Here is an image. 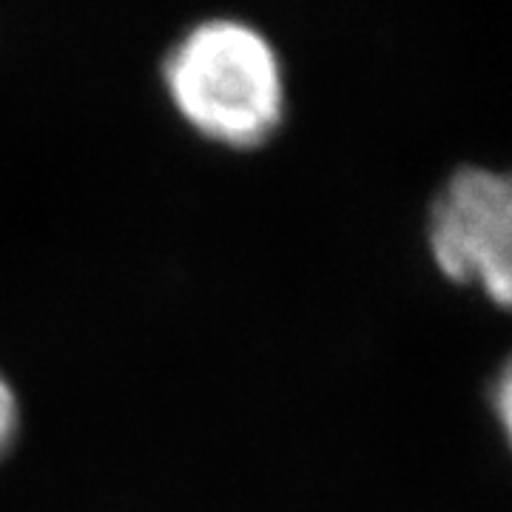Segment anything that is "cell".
<instances>
[{
    "instance_id": "cell-4",
    "label": "cell",
    "mask_w": 512,
    "mask_h": 512,
    "mask_svg": "<svg viewBox=\"0 0 512 512\" xmlns=\"http://www.w3.org/2000/svg\"><path fill=\"white\" fill-rule=\"evenodd\" d=\"M510 393H512V382H510V367H504L495 379V416L501 421V430H510Z\"/></svg>"
},
{
    "instance_id": "cell-2",
    "label": "cell",
    "mask_w": 512,
    "mask_h": 512,
    "mask_svg": "<svg viewBox=\"0 0 512 512\" xmlns=\"http://www.w3.org/2000/svg\"><path fill=\"white\" fill-rule=\"evenodd\" d=\"M427 248L441 276L473 285L493 305L512 296V183L484 165H461L427 217Z\"/></svg>"
},
{
    "instance_id": "cell-1",
    "label": "cell",
    "mask_w": 512,
    "mask_h": 512,
    "mask_svg": "<svg viewBox=\"0 0 512 512\" xmlns=\"http://www.w3.org/2000/svg\"><path fill=\"white\" fill-rule=\"evenodd\" d=\"M160 72L174 111L217 146H262L288 114L285 63L251 20L217 15L191 23Z\"/></svg>"
},
{
    "instance_id": "cell-3",
    "label": "cell",
    "mask_w": 512,
    "mask_h": 512,
    "mask_svg": "<svg viewBox=\"0 0 512 512\" xmlns=\"http://www.w3.org/2000/svg\"><path fill=\"white\" fill-rule=\"evenodd\" d=\"M20 433V402L12 382L0 373V458L12 450Z\"/></svg>"
}]
</instances>
